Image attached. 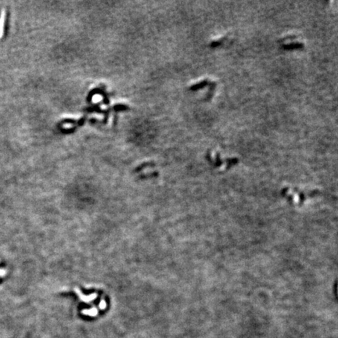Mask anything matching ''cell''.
Listing matches in <instances>:
<instances>
[{
    "label": "cell",
    "mask_w": 338,
    "mask_h": 338,
    "mask_svg": "<svg viewBox=\"0 0 338 338\" xmlns=\"http://www.w3.org/2000/svg\"><path fill=\"white\" fill-rule=\"evenodd\" d=\"M75 291L78 294V297L80 298V299L81 300V301H83L84 302H89L91 301H92L93 299H96V298H97V294H92L91 295L89 296H84L83 295V294H81V291L79 290L78 288H75Z\"/></svg>",
    "instance_id": "1"
},
{
    "label": "cell",
    "mask_w": 338,
    "mask_h": 338,
    "mask_svg": "<svg viewBox=\"0 0 338 338\" xmlns=\"http://www.w3.org/2000/svg\"><path fill=\"white\" fill-rule=\"evenodd\" d=\"M100 306L101 307V308H102V309L105 308L106 303H105V301H104V300H102V301H101V303L100 304Z\"/></svg>",
    "instance_id": "2"
}]
</instances>
